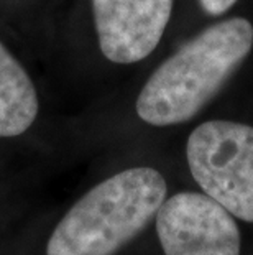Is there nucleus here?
Listing matches in <instances>:
<instances>
[{"instance_id": "nucleus-1", "label": "nucleus", "mask_w": 253, "mask_h": 255, "mask_svg": "<svg viewBox=\"0 0 253 255\" xmlns=\"http://www.w3.org/2000/svg\"><path fill=\"white\" fill-rule=\"evenodd\" d=\"M253 48V25L234 17L202 30L163 61L137 99V114L156 127L191 121L224 88Z\"/></svg>"}, {"instance_id": "nucleus-2", "label": "nucleus", "mask_w": 253, "mask_h": 255, "mask_svg": "<svg viewBox=\"0 0 253 255\" xmlns=\"http://www.w3.org/2000/svg\"><path fill=\"white\" fill-rule=\"evenodd\" d=\"M160 171H120L87 191L64 214L48 241L46 255H115L156 218L166 198Z\"/></svg>"}, {"instance_id": "nucleus-3", "label": "nucleus", "mask_w": 253, "mask_h": 255, "mask_svg": "<svg viewBox=\"0 0 253 255\" xmlns=\"http://www.w3.org/2000/svg\"><path fill=\"white\" fill-rule=\"evenodd\" d=\"M186 156L207 196L240 221L253 222V127L209 121L192 130Z\"/></svg>"}, {"instance_id": "nucleus-4", "label": "nucleus", "mask_w": 253, "mask_h": 255, "mask_svg": "<svg viewBox=\"0 0 253 255\" xmlns=\"http://www.w3.org/2000/svg\"><path fill=\"white\" fill-rule=\"evenodd\" d=\"M156 234L165 255H240L234 216L206 193L165 199L156 213Z\"/></svg>"}, {"instance_id": "nucleus-5", "label": "nucleus", "mask_w": 253, "mask_h": 255, "mask_svg": "<svg viewBox=\"0 0 253 255\" xmlns=\"http://www.w3.org/2000/svg\"><path fill=\"white\" fill-rule=\"evenodd\" d=\"M174 0H92L100 51L117 64L152 55L171 18Z\"/></svg>"}, {"instance_id": "nucleus-6", "label": "nucleus", "mask_w": 253, "mask_h": 255, "mask_svg": "<svg viewBox=\"0 0 253 255\" xmlns=\"http://www.w3.org/2000/svg\"><path fill=\"white\" fill-rule=\"evenodd\" d=\"M38 109V94L30 76L0 43V137L25 133Z\"/></svg>"}, {"instance_id": "nucleus-7", "label": "nucleus", "mask_w": 253, "mask_h": 255, "mask_svg": "<svg viewBox=\"0 0 253 255\" xmlns=\"http://www.w3.org/2000/svg\"><path fill=\"white\" fill-rule=\"evenodd\" d=\"M235 2L237 0H199L204 12L207 15H212V17L225 13L229 8L234 7Z\"/></svg>"}]
</instances>
